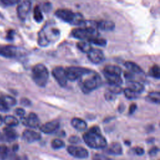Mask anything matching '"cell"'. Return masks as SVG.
Listing matches in <instances>:
<instances>
[{"label": "cell", "instance_id": "cell-1", "mask_svg": "<svg viewBox=\"0 0 160 160\" xmlns=\"http://www.w3.org/2000/svg\"><path fill=\"white\" fill-rule=\"evenodd\" d=\"M83 140L90 148L93 149H103L107 146V141L101 134L99 128L97 126L91 127L83 136Z\"/></svg>", "mask_w": 160, "mask_h": 160}, {"label": "cell", "instance_id": "cell-2", "mask_svg": "<svg viewBox=\"0 0 160 160\" xmlns=\"http://www.w3.org/2000/svg\"><path fill=\"white\" fill-rule=\"evenodd\" d=\"M78 80L81 89L85 93L95 90L102 85V80L99 74L96 71L90 69Z\"/></svg>", "mask_w": 160, "mask_h": 160}, {"label": "cell", "instance_id": "cell-3", "mask_svg": "<svg viewBox=\"0 0 160 160\" xmlns=\"http://www.w3.org/2000/svg\"><path fill=\"white\" fill-rule=\"evenodd\" d=\"M56 16L61 20L72 25L82 26L84 22L81 14L74 12L66 9H58L55 12Z\"/></svg>", "mask_w": 160, "mask_h": 160}, {"label": "cell", "instance_id": "cell-4", "mask_svg": "<svg viewBox=\"0 0 160 160\" xmlns=\"http://www.w3.org/2000/svg\"><path fill=\"white\" fill-rule=\"evenodd\" d=\"M60 32L58 29L50 26H44L38 34V44L41 46H48L51 41H54L59 36Z\"/></svg>", "mask_w": 160, "mask_h": 160}, {"label": "cell", "instance_id": "cell-5", "mask_svg": "<svg viewBox=\"0 0 160 160\" xmlns=\"http://www.w3.org/2000/svg\"><path fill=\"white\" fill-rule=\"evenodd\" d=\"M82 26H84L72 29L71 31V36L80 40L88 39V41L91 38L98 37V32L94 27L96 26V22L94 25H86L84 21Z\"/></svg>", "mask_w": 160, "mask_h": 160}, {"label": "cell", "instance_id": "cell-6", "mask_svg": "<svg viewBox=\"0 0 160 160\" xmlns=\"http://www.w3.org/2000/svg\"><path fill=\"white\" fill-rule=\"evenodd\" d=\"M49 71L42 64H36L32 69V78L34 82L39 87H44L49 79Z\"/></svg>", "mask_w": 160, "mask_h": 160}, {"label": "cell", "instance_id": "cell-7", "mask_svg": "<svg viewBox=\"0 0 160 160\" xmlns=\"http://www.w3.org/2000/svg\"><path fill=\"white\" fill-rule=\"evenodd\" d=\"M89 69L77 66H70L65 69V72L66 78L68 80L74 81L78 80L84 73H86Z\"/></svg>", "mask_w": 160, "mask_h": 160}, {"label": "cell", "instance_id": "cell-8", "mask_svg": "<svg viewBox=\"0 0 160 160\" xmlns=\"http://www.w3.org/2000/svg\"><path fill=\"white\" fill-rule=\"evenodd\" d=\"M52 75L57 82L61 87H65L68 83L65 69L61 66H57L52 71Z\"/></svg>", "mask_w": 160, "mask_h": 160}, {"label": "cell", "instance_id": "cell-9", "mask_svg": "<svg viewBox=\"0 0 160 160\" xmlns=\"http://www.w3.org/2000/svg\"><path fill=\"white\" fill-rule=\"evenodd\" d=\"M31 7V2L29 1H19L18 6H17V14L19 18L24 21Z\"/></svg>", "mask_w": 160, "mask_h": 160}, {"label": "cell", "instance_id": "cell-10", "mask_svg": "<svg viewBox=\"0 0 160 160\" xmlns=\"http://www.w3.org/2000/svg\"><path fill=\"white\" fill-rule=\"evenodd\" d=\"M21 120L24 126L31 128H38L40 125V120L37 114L34 112H30L27 117H21Z\"/></svg>", "mask_w": 160, "mask_h": 160}, {"label": "cell", "instance_id": "cell-11", "mask_svg": "<svg viewBox=\"0 0 160 160\" xmlns=\"http://www.w3.org/2000/svg\"><path fill=\"white\" fill-rule=\"evenodd\" d=\"M67 151L70 155L76 158L85 159L87 158L89 156L88 150L80 146H69L68 147Z\"/></svg>", "mask_w": 160, "mask_h": 160}, {"label": "cell", "instance_id": "cell-12", "mask_svg": "<svg viewBox=\"0 0 160 160\" xmlns=\"http://www.w3.org/2000/svg\"><path fill=\"white\" fill-rule=\"evenodd\" d=\"M89 60L94 64H99L104 61V54L99 49H92L88 53Z\"/></svg>", "mask_w": 160, "mask_h": 160}, {"label": "cell", "instance_id": "cell-13", "mask_svg": "<svg viewBox=\"0 0 160 160\" xmlns=\"http://www.w3.org/2000/svg\"><path fill=\"white\" fill-rule=\"evenodd\" d=\"M60 126V123L58 120H53L46 122L39 126L41 131L45 134H51L57 131Z\"/></svg>", "mask_w": 160, "mask_h": 160}, {"label": "cell", "instance_id": "cell-14", "mask_svg": "<svg viewBox=\"0 0 160 160\" xmlns=\"http://www.w3.org/2000/svg\"><path fill=\"white\" fill-rule=\"evenodd\" d=\"M22 138L28 142H32L41 139V135L36 131L26 129L22 133Z\"/></svg>", "mask_w": 160, "mask_h": 160}, {"label": "cell", "instance_id": "cell-15", "mask_svg": "<svg viewBox=\"0 0 160 160\" xmlns=\"http://www.w3.org/2000/svg\"><path fill=\"white\" fill-rule=\"evenodd\" d=\"M0 54L6 58H14L18 55V49L12 46H0Z\"/></svg>", "mask_w": 160, "mask_h": 160}, {"label": "cell", "instance_id": "cell-16", "mask_svg": "<svg viewBox=\"0 0 160 160\" xmlns=\"http://www.w3.org/2000/svg\"><path fill=\"white\" fill-rule=\"evenodd\" d=\"M106 153L113 155L118 156L121 155L122 153V148L121 145L119 142H112L106 149Z\"/></svg>", "mask_w": 160, "mask_h": 160}, {"label": "cell", "instance_id": "cell-17", "mask_svg": "<svg viewBox=\"0 0 160 160\" xmlns=\"http://www.w3.org/2000/svg\"><path fill=\"white\" fill-rule=\"evenodd\" d=\"M96 27L102 31H112L115 28V24L109 20H102L98 22H96Z\"/></svg>", "mask_w": 160, "mask_h": 160}, {"label": "cell", "instance_id": "cell-18", "mask_svg": "<svg viewBox=\"0 0 160 160\" xmlns=\"http://www.w3.org/2000/svg\"><path fill=\"white\" fill-rule=\"evenodd\" d=\"M72 126L79 131H85L87 128L86 122L82 119L78 118H74L71 121Z\"/></svg>", "mask_w": 160, "mask_h": 160}, {"label": "cell", "instance_id": "cell-19", "mask_svg": "<svg viewBox=\"0 0 160 160\" xmlns=\"http://www.w3.org/2000/svg\"><path fill=\"white\" fill-rule=\"evenodd\" d=\"M103 73L108 75L121 76V69L119 66L115 65H108L104 67Z\"/></svg>", "mask_w": 160, "mask_h": 160}, {"label": "cell", "instance_id": "cell-20", "mask_svg": "<svg viewBox=\"0 0 160 160\" xmlns=\"http://www.w3.org/2000/svg\"><path fill=\"white\" fill-rule=\"evenodd\" d=\"M3 131H4V135L5 139L8 141H14L18 137V134L16 131L11 127L4 128Z\"/></svg>", "mask_w": 160, "mask_h": 160}, {"label": "cell", "instance_id": "cell-21", "mask_svg": "<svg viewBox=\"0 0 160 160\" xmlns=\"http://www.w3.org/2000/svg\"><path fill=\"white\" fill-rule=\"evenodd\" d=\"M128 88L134 91L137 93L142 92L144 89V86L140 82L135 81H129L128 82Z\"/></svg>", "mask_w": 160, "mask_h": 160}, {"label": "cell", "instance_id": "cell-22", "mask_svg": "<svg viewBox=\"0 0 160 160\" xmlns=\"http://www.w3.org/2000/svg\"><path fill=\"white\" fill-rule=\"evenodd\" d=\"M125 67L131 72L133 73L140 74L143 72L142 69L135 62L132 61H126L124 63Z\"/></svg>", "mask_w": 160, "mask_h": 160}, {"label": "cell", "instance_id": "cell-23", "mask_svg": "<svg viewBox=\"0 0 160 160\" xmlns=\"http://www.w3.org/2000/svg\"><path fill=\"white\" fill-rule=\"evenodd\" d=\"M105 78H106L108 84H114V85H119L122 83V80L121 78V76H112V75H108V74H104Z\"/></svg>", "mask_w": 160, "mask_h": 160}, {"label": "cell", "instance_id": "cell-24", "mask_svg": "<svg viewBox=\"0 0 160 160\" xmlns=\"http://www.w3.org/2000/svg\"><path fill=\"white\" fill-rule=\"evenodd\" d=\"M4 123L8 126V127H13L16 126L19 124L18 119L14 116L8 115L5 116L4 119H3Z\"/></svg>", "mask_w": 160, "mask_h": 160}, {"label": "cell", "instance_id": "cell-25", "mask_svg": "<svg viewBox=\"0 0 160 160\" xmlns=\"http://www.w3.org/2000/svg\"><path fill=\"white\" fill-rule=\"evenodd\" d=\"M77 47L78 48V49L81 51L83 52H86L88 53L92 49V46L91 45V44L88 41H81V42H79L77 43Z\"/></svg>", "mask_w": 160, "mask_h": 160}, {"label": "cell", "instance_id": "cell-26", "mask_svg": "<svg viewBox=\"0 0 160 160\" xmlns=\"http://www.w3.org/2000/svg\"><path fill=\"white\" fill-rule=\"evenodd\" d=\"M34 19L38 22H41L43 19V16L39 6H36L34 8Z\"/></svg>", "mask_w": 160, "mask_h": 160}, {"label": "cell", "instance_id": "cell-27", "mask_svg": "<svg viewBox=\"0 0 160 160\" xmlns=\"http://www.w3.org/2000/svg\"><path fill=\"white\" fill-rule=\"evenodd\" d=\"M5 104L8 106H13L16 104V100L12 96H9V95H4L2 97H1Z\"/></svg>", "mask_w": 160, "mask_h": 160}, {"label": "cell", "instance_id": "cell-28", "mask_svg": "<svg viewBox=\"0 0 160 160\" xmlns=\"http://www.w3.org/2000/svg\"><path fill=\"white\" fill-rule=\"evenodd\" d=\"M88 42L90 44H94L95 45L101 46H106V40L99 37H95V38H91L89 40H88Z\"/></svg>", "mask_w": 160, "mask_h": 160}, {"label": "cell", "instance_id": "cell-29", "mask_svg": "<svg viewBox=\"0 0 160 160\" xmlns=\"http://www.w3.org/2000/svg\"><path fill=\"white\" fill-rule=\"evenodd\" d=\"M148 98L150 101L159 104L160 102V93L159 92H151L148 94Z\"/></svg>", "mask_w": 160, "mask_h": 160}, {"label": "cell", "instance_id": "cell-30", "mask_svg": "<svg viewBox=\"0 0 160 160\" xmlns=\"http://www.w3.org/2000/svg\"><path fill=\"white\" fill-rule=\"evenodd\" d=\"M124 93L125 97L128 99H136L138 97V93L134 92V91L131 90V89L127 88L124 90Z\"/></svg>", "mask_w": 160, "mask_h": 160}, {"label": "cell", "instance_id": "cell-31", "mask_svg": "<svg viewBox=\"0 0 160 160\" xmlns=\"http://www.w3.org/2000/svg\"><path fill=\"white\" fill-rule=\"evenodd\" d=\"M150 75L152 76L153 78H155L156 79H159L160 78V69L159 67L157 64H154L151 68L149 71Z\"/></svg>", "mask_w": 160, "mask_h": 160}, {"label": "cell", "instance_id": "cell-32", "mask_svg": "<svg viewBox=\"0 0 160 160\" xmlns=\"http://www.w3.org/2000/svg\"><path fill=\"white\" fill-rule=\"evenodd\" d=\"M65 146L64 142L59 139H54L51 142V147L54 149L62 148Z\"/></svg>", "mask_w": 160, "mask_h": 160}, {"label": "cell", "instance_id": "cell-33", "mask_svg": "<svg viewBox=\"0 0 160 160\" xmlns=\"http://www.w3.org/2000/svg\"><path fill=\"white\" fill-rule=\"evenodd\" d=\"M108 90L109 92H112L114 94H118L122 92V88L119 85H114V84H109Z\"/></svg>", "mask_w": 160, "mask_h": 160}, {"label": "cell", "instance_id": "cell-34", "mask_svg": "<svg viewBox=\"0 0 160 160\" xmlns=\"http://www.w3.org/2000/svg\"><path fill=\"white\" fill-rule=\"evenodd\" d=\"M8 155V148L6 145H0V160H5Z\"/></svg>", "mask_w": 160, "mask_h": 160}, {"label": "cell", "instance_id": "cell-35", "mask_svg": "<svg viewBox=\"0 0 160 160\" xmlns=\"http://www.w3.org/2000/svg\"><path fill=\"white\" fill-rule=\"evenodd\" d=\"M92 160H113L111 158H109L104 155L101 154H95L92 156Z\"/></svg>", "mask_w": 160, "mask_h": 160}, {"label": "cell", "instance_id": "cell-36", "mask_svg": "<svg viewBox=\"0 0 160 160\" xmlns=\"http://www.w3.org/2000/svg\"><path fill=\"white\" fill-rule=\"evenodd\" d=\"M68 141L72 144H78L81 142V139L78 136L73 135L69 137V138L68 139Z\"/></svg>", "mask_w": 160, "mask_h": 160}, {"label": "cell", "instance_id": "cell-37", "mask_svg": "<svg viewBox=\"0 0 160 160\" xmlns=\"http://www.w3.org/2000/svg\"><path fill=\"white\" fill-rule=\"evenodd\" d=\"M9 110V107L5 104L1 97H0V111L6 112Z\"/></svg>", "mask_w": 160, "mask_h": 160}, {"label": "cell", "instance_id": "cell-38", "mask_svg": "<svg viewBox=\"0 0 160 160\" xmlns=\"http://www.w3.org/2000/svg\"><path fill=\"white\" fill-rule=\"evenodd\" d=\"M104 98L108 101H112V100L115 99L116 96H115V94H114L112 92L108 91V92H107L104 94Z\"/></svg>", "mask_w": 160, "mask_h": 160}, {"label": "cell", "instance_id": "cell-39", "mask_svg": "<svg viewBox=\"0 0 160 160\" xmlns=\"http://www.w3.org/2000/svg\"><path fill=\"white\" fill-rule=\"evenodd\" d=\"M133 151L134 152L138 155V156H141V155H142L144 152V151L143 149V148H141V147H136V148H133Z\"/></svg>", "mask_w": 160, "mask_h": 160}, {"label": "cell", "instance_id": "cell-40", "mask_svg": "<svg viewBox=\"0 0 160 160\" xmlns=\"http://www.w3.org/2000/svg\"><path fill=\"white\" fill-rule=\"evenodd\" d=\"M159 151V148L156 146L155 147H152L149 151V154L151 156H154L157 154V153Z\"/></svg>", "mask_w": 160, "mask_h": 160}, {"label": "cell", "instance_id": "cell-41", "mask_svg": "<svg viewBox=\"0 0 160 160\" xmlns=\"http://www.w3.org/2000/svg\"><path fill=\"white\" fill-rule=\"evenodd\" d=\"M15 113L19 116H21V117H23L25 114V111L22 109V108H18L15 109Z\"/></svg>", "mask_w": 160, "mask_h": 160}, {"label": "cell", "instance_id": "cell-42", "mask_svg": "<svg viewBox=\"0 0 160 160\" xmlns=\"http://www.w3.org/2000/svg\"><path fill=\"white\" fill-rule=\"evenodd\" d=\"M2 2L4 3L5 5H12L18 3L19 1L16 0H3L2 1Z\"/></svg>", "mask_w": 160, "mask_h": 160}, {"label": "cell", "instance_id": "cell-43", "mask_svg": "<svg viewBox=\"0 0 160 160\" xmlns=\"http://www.w3.org/2000/svg\"><path fill=\"white\" fill-rule=\"evenodd\" d=\"M42 9H43L44 11H45V12H48V11H50V9H51V4L50 2L44 3V4L42 6Z\"/></svg>", "mask_w": 160, "mask_h": 160}, {"label": "cell", "instance_id": "cell-44", "mask_svg": "<svg viewBox=\"0 0 160 160\" xmlns=\"http://www.w3.org/2000/svg\"><path fill=\"white\" fill-rule=\"evenodd\" d=\"M136 108H137V106L135 103H132L131 104V106H129V114H133L136 109Z\"/></svg>", "mask_w": 160, "mask_h": 160}, {"label": "cell", "instance_id": "cell-45", "mask_svg": "<svg viewBox=\"0 0 160 160\" xmlns=\"http://www.w3.org/2000/svg\"><path fill=\"white\" fill-rule=\"evenodd\" d=\"M21 102L22 104H23L24 106H29L31 104V102L29 99H26V98H22L21 99Z\"/></svg>", "mask_w": 160, "mask_h": 160}, {"label": "cell", "instance_id": "cell-46", "mask_svg": "<svg viewBox=\"0 0 160 160\" xmlns=\"http://www.w3.org/2000/svg\"><path fill=\"white\" fill-rule=\"evenodd\" d=\"M8 38H9V39H12V36H13V31H11L8 32Z\"/></svg>", "mask_w": 160, "mask_h": 160}, {"label": "cell", "instance_id": "cell-47", "mask_svg": "<svg viewBox=\"0 0 160 160\" xmlns=\"http://www.w3.org/2000/svg\"><path fill=\"white\" fill-rule=\"evenodd\" d=\"M2 122H3V119H2V118L0 116V125L2 123Z\"/></svg>", "mask_w": 160, "mask_h": 160}, {"label": "cell", "instance_id": "cell-48", "mask_svg": "<svg viewBox=\"0 0 160 160\" xmlns=\"http://www.w3.org/2000/svg\"><path fill=\"white\" fill-rule=\"evenodd\" d=\"M2 139H3V136H2V134L0 132V141H2Z\"/></svg>", "mask_w": 160, "mask_h": 160}]
</instances>
